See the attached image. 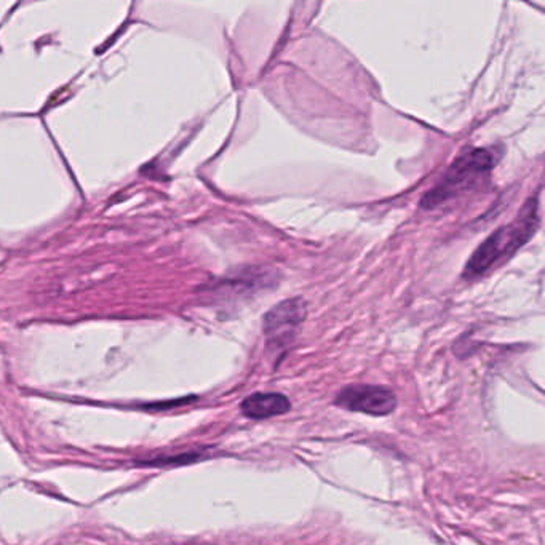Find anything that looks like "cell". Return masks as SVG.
<instances>
[{"label":"cell","instance_id":"cell-1","mask_svg":"<svg viewBox=\"0 0 545 545\" xmlns=\"http://www.w3.org/2000/svg\"><path fill=\"white\" fill-rule=\"evenodd\" d=\"M539 205L536 199H531L521 211L520 217L512 225H504L491 233L486 241L475 249L470 261L465 265L464 279H477L491 271L531 239L539 225Z\"/></svg>","mask_w":545,"mask_h":545},{"label":"cell","instance_id":"cell-2","mask_svg":"<svg viewBox=\"0 0 545 545\" xmlns=\"http://www.w3.org/2000/svg\"><path fill=\"white\" fill-rule=\"evenodd\" d=\"M501 154L496 153L494 147L489 149H470L457 159L448 173L441 179L432 191L425 194L423 199V207L427 209H437L445 201H451L459 194H464L478 185L483 178L494 169Z\"/></svg>","mask_w":545,"mask_h":545},{"label":"cell","instance_id":"cell-3","mask_svg":"<svg viewBox=\"0 0 545 545\" xmlns=\"http://www.w3.org/2000/svg\"><path fill=\"white\" fill-rule=\"evenodd\" d=\"M335 405L369 416H389L397 409V395L383 385H347L337 393Z\"/></svg>","mask_w":545,"mask_h":545},{"label":"cell","instance_id":"cell-4","mask_svg":"<svg viewBox=\"0 0 545 545\" xmlns=\"http://www.w3.org/2000/svg\"><path fill=\"white\" fill-rule=\"evenodd\" d=\"M305 319V303L301 297L283 301L265 317V335L269 344L285 347L296 336Z\"/></svg>","mask_w":545,"mask_h":545},{"label":"cell","instance_id":"cell-5","mask_svg":"<svg viewBox=\"0 0 545 545\" xmlns=\"http://www.w3.org/2000/svg\"><path fill=\"white\" fill-rule=\"evenodd\" d=\"M291 409V403L283 393H253L241 403V413L249 419H269L281 416Z\"/></svg>","mask_w":545,"mask_h":545}]
</instances>
